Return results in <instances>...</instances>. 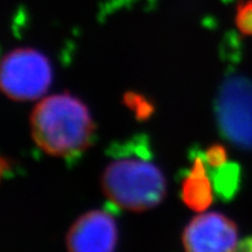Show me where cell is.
Returning <instances> with one entry per match:
<instances>
[{"label": "cell", "instance_id": "obj_9", "mask_svg": "<svg viewBox=\"0 0 252 252\" xmlns=\"http://www.w3.org/2000/svg\"><path fill=\"white\" fill-rule=\"evenodd\" d=\"M124 104L134 113L138 121H146L154 112L153 104L146 97L137 93H127L124 94Z\"/></svg>", "mask_w": 252, "mask_h": 252}, {"label": "cell", "instance_id": "obj_7", "mask_svg": "<svg viewBox=\"0 0 252 252\" xmlns=\"http://www.w3.org/2000/svg\"><path fill=\"white\" fill-rule=\"evenodd\" d=\"M181 198L191 210L202 213L212 206L214 201L213 184L207 171L203 158H194L193 166L182 180Z\"/></svg>", "mask_w": 252, "mask_h": 252}, {"label": "cell", "instance_id": "obj_1", "mask_svg": "<svg viewBox=\"0 0 252 252\" xmlns=\"http://www.w3.org/2000/svg\"><path fill=\"white\" fill-rule=\"evenodd\" d=\"M31 133L40 150L58 158H75L94 143V119L76 97L63 93L48 96L34 106Z\"/></svg>", "mask_w": 252, "mask_h": 252}, {"label": "cell", "instance_id": "obj_8", "mask_svg": "<svg viewBox=\"0 0 252 252\" xmlns=\"http://www.w3.org/2000/svg\"><path fill=\"white\" fill-rule=\"evenodd\" d=\"M212 178L217 193L222 196H230L237 188L238 168L232 163H226L223 167L216 168V173H213Z\"/></svg>", "mask_w": 252, "mask_h": 252}, {"label": "cell", "instance_id": "obj_6", "mask_svg": "<svg viewBox=\"0 0 252 252\" xmlns=\"http://www.w3.org/2000/svg\"><path fill=\"white\" fill-rule=\"evenodd\" d=\"M117 242L115 219L103 210H91L78 217L65 237L71 252H110L115 250Z\"/></svg>", "mask_w": 252, "mask_h": 252}, {"label": "cell", "instance_id": "obj_3", "mask_svg": "<svg viewBox=\"0 0 252 252\" xmlns=\"http://www.w3.org/2000/svg\"><path fill=\"white\" fill-rule=\"evenodd\" d=\"M53 71L48 59L33 48H15L4 56L0 87L15 102L35 100L47 93Z\"/></svg>", "mask_w": 252, "mask_h": 252}, {"label": "cell", "instance_id": "obj_12", "mask_svg": "<svg viewBox=\"0 0 252 252\" xmlns=\"http://www.w3.org/2000/svg\"><path fill=\"white\" fill-rule=\"evenodd\" d=\"M237 250H242V251H252V237L244 239L243 242L238 244Z\"/></svg>", "mask_w": 252, "mask_h": 252}, {"label": "cell", "instance_id": "obj_2", "mask_svg": "<svg viewBox=\"0 0 252 252\" xmlns=\"http://www.w3.org/2000/svg\"><path fill=\"white\" fill-rule=\"evenodd\" d=\"M162 172L147 158L124 157L113 160L102 175V189L111 203L130 212L159 206L166 196Z\"/></svg>", "mask_w": 252, "mask_h": 252}, {"label": "cell", "instance_id": "obj_5", "mask_svg": "<svg viewBox=\"0 0 252 252\" xmlns=\"http://www.w3.org/2000/svg\"><path fill=\"white\" fill-rule=\"evenodd\" d=\"M182 244L189 252H226L237 250L238 229L235 222L220 213L195 216L182 234Z\"/></svg>", "mask_w": 252, "mask_h": 252}, {"label": "cell", "instance_id": "obj_10", "mask_svg": "<svg viewBox=\"0 0 252 252\" xmlns=\"http://www.w3.org/2000/svg\"><path fill=\"white\" fill-rule=\"evenodd\" d=\"M236 26L243 35L252 36V0H243L238 4Z\"/></svg>", "mask_w": 252, "mask_h": 252}, {"label": "cell", "instance_id": "obj_4", "mask_svg": "<svg viewBox=\"0 0 252 252\" xmlns=\"http://www.w3.org/2000/svg\"><path fill=\"white\" fill-rule=\"evenodd\" d=\"M216 119L226 140L244 150H252V80L228 77L217 94Z\"/></svg>", "mask_w": 252, "mask_h": 252}, {"label": "cell", "instance_id": "obj_11", "mask_svg": "<svg viewBox=\"0 0 252 252\" xmlns=\"http://www.w3.org/2000/svg\"><path fill=\"white\" fill-rule=\"evenodd\" d=\"M204 161L212 169L220 168L228 163V154L224 146L220 144H214L204 152Z\"/></svg>", "mask_w": 252, "mask_h": 252}]
</instances>
